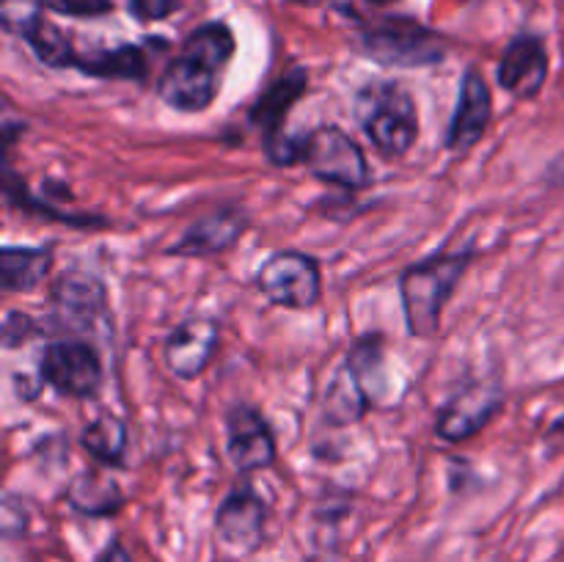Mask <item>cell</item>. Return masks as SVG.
<instances>
[{
  "mask_svg": "<svg viewBox=\"0 0 564 562\" xmlns=\"http://www.w3.org/2000/svg\"><path fill=\"white\" fill-rule=\"evenodd\" d=\"M367 3H375V6H389V3H397V0H367Z\"/></svg>",
  "mask_w": 564,
  "mask_h": 562,
  "instance_id": "28",
  "label": "cell"
},
{
  "mask_svg": "<svg viewBox=\"0 0 564 562\" xmlns=\"http://www.w3.org/2000/svg\"><path fill=\"white\" fill-rule=\"evenodd\" d=\"M20 3H36V0H20Z\"/></svg>",
  "mask_w": 564,
  "mask_h": 562,
  "instance_id": "30",
  "label": "cell"
},
{
  "mask_svg": "<svg viewBox=\"0 0 564 562\" xmlns=\"http://www.w3.org/2000/svg\"><path fill=\"white\" fill-rule=\"evenodd\" d=\"M496 77H499V86L510 91L512 97H538L545 86V77H549V53H545L543 39L529 36V33L512 39L501 55Z\"/></svg>",
  "mask_w": 564,
  "mask_h": 562,
  "instance_id": "13",
  "label": "cell"
},
{
  "mask_svg": "<svg viewBox=\"0 0 564 562\" xmlns=\"http://www.w3.org/2000/svg\"><path fill=\"white\" fill-rule=\"evenodd\" d=\"M75 69L102 80H143L149 72V55L138 44H121L97 53H77Z\"/></svg>",
  "mask_w": 564,
  "mask_h": 562,
  "instance_id": "17",
  "label": "cell"
},
{
  "mask_svg": "<svg viewBox=\"0 0 564 562\" xmlns=\"http://www.w3.org/2000/svg\"><path fill=\"white\" fill-rule=\"evenodd\" d=\"M295 3H301V6H317V3H323V0H295Z\"/></svg>",
  "mask_w": 564,
  "mask_h": 562,
  "instance_id": "29",
  "label": "cell"
},
{
  "mask_svg": "<svg viewBox=\"0 0 564 562\" xmlns=\"http://www.w3.org/2000/svg\"><path fill=\"white\" fill-rule=\"evenodd\" d=\"M303 165L328 185L358 191L369 182L367 158L361 147L341 127L323 125L303 136Z\"/></svg>",
  "mask_w": 564,
  "mask_h": 562,
  "instance_id": "5",
  "label": "cell"
},
{
  "mask_svg": "<svg viewBox=\"0 0 564 562\" xmlns=\"http://www.w3.org/2000/svg\"><path fill=\"white\" fill-rule=\"evenodd\" d=\"M53 268V253L44 248L6 246L0 253V279L6 292H31L47 279Z\"/></svg>",
  "mask_w": 564,
  "mask_h": 562,
  "instance_id": "18",
  "label": "cell"
},
{
  "mask_svg": "<svg viewBox=\"0 0 564 562\" xmlns=\"http://www.w3.org/2000/svg\"><path fill=\"white\" fill-rule=\"evenodd\" d=\"M356 116L364 136L386 158H402L419 138V114L402 86L375 80L356 97Z\"/></svg>",
  "mask_w": 564,
  "mask_h": 562,
  "instance_id": "3",
  "label": "cell"
},
{
  "mask_svg": "<svg viewBox=\"0 0 564 562\" xmlns=\"http://www.w3.org/2000/svg\"><path fill=\"white\" fill-rule=\"evenodd\" d=\"M306 88H308L306 69L295 66V69L284 72V75H281L279 80H275L273 86H270L268 91L257 99V102H253L251 121L257 127H262L264 138L284 132L281 127H284L286 114H290L292 105H295L297 99L306 94Z\"/></svg>",
  "mask_w": 564,
  "mask_h": 562,
  "instance_id": "15",
  "label": "cell"
},
{
  "mask_svg": "<svg viewBox=\"0 0 564 562\" xmlns=\"http://www.w3.org/2000/svg\"><path fill=\"white\" fill-rule=\"evenodd\" d=\"M369 402H372V397H369L367 386L358 378L352 364L345 361L336 369L328 383V391H325V419L336 424V428H347V424L361 422Z\"/></svg>",
  "mask_w": 564,
  "mask_h": 562,
  "instance_id": "16",
  "label": "cell"
},
{
  "mask_svg": "<svg viewBox=\"0 0 564 562\" xmlns=\"http://www.w3.org/2000/svg\"><path fill=\"white\" fill-rule=\"evenodd\" d=\"M248 218L240 207H220L204 218L193 220L180 240L169 248L174 257H218L229 248L237 246V240L246 231Z\"/></svg>",
  "mask_w": 564,
  "mask_h": 562,
  "instance_id": "14",
  "label": "cell"
},
{
  "mask_svg": "<svg viewBox=\"0 0 564 562\" xmlns=\"http://www.w3.org/2000/svg\"><path fill=\"white\" fill-rule=\"evenodd\" d=\"M127 9L138 22H160L174 14L176 0H127Z\"/></svg>",
  "mask_w": 564,
  "mask_h": 562,
  "instance_id": "23",
  "label": "cell"
},
{
  "mask_svg": "<svg viewBox=\"0 0 564 562\" xmlns=\"http://www.w3.org/2000/svg\"><path fill=\"white\" fill-rule=\"evenodd\" d=\"M549 180L554 182V185H564V154H560V158H556L554 163H551Z\"/></svg>",
  "mask_w": 564,
  "mask_h": 562,
  "instance_id": "27",
  "label": "cell"
},
{
  "mask_svg": "<svg viewBox=\"0 0 564 562\" xmlns=\"http://www.w3.org/2000/svg\"><path fill=\"white\" fill-rule=\"evenodd\" d=\"M220 328L213 317H187L176 325L163 345L165 364L182 380H193L207 369L218 347Z\"/></svg>",
  "mask_w": 564,
  "mask_h": 562,
  "instance_id": "12",
  "label": "cell"
},
{
  "mask_svg": "<svg viewBox=\"0 0 564 562\" xmlns=\"http://www.w3.org/2000/svg\"><path fill=\"white\" fill-rule=\"evenodd\" d=\"M226 455L237 472H259L275 461V439L262 413L251 406H235L226 413Z\"/></svg>",
  "mask_w": 564,
  "mask_h": 562,
  "instance_id": "10",
  "label": "cell"
},
{
  "mask_svg": "<svg viewBox=\"0 0 564 562\" xmlns=\"http://www.w3.org/2000/svg\"><path fill=\"white\" fill-rule=\"evenodd\" d=\"M66 501L80 516L91 518L113 516V512H119L124 507V496H121L119 485L99 472L77 474L69 483V488H66Z\"/></svg>",
  "mask_w": 564,
  "mask_h": 562,
  "instance_id": "19",
  "label": "cell"
},
{
  "mask_svg": "<svg viewBox=\"0 0 564 562\" xmlns=\"http://www.w3.org/2000/svg\"><path fill=\"white\" fill-rule=\"evenodd\" d=\"M20 36L31 44V50L36 53V58L42 61V64L55 66V69L75 66L77 50L72 47L69 36H66L58 25H53L50 20H44L42 14L33 17V20L22 28Z\"/></svg>",
  "mask_w": 564,
  "mask_h": 562,
  "instance_id": "21",
  "label": "cell"
},
{
  "mask_svg": "<svg viewBox=\"0 0 564 562\" xmlns=\"http://www.w3.org/2000/svg\"><path fill=\"white\" fill-rule=\"evenodd\" d=\"M358 50L383 66H433L446 55L444 39L411 17H386L361 28L356 39Z\"/></svg>",
  "mask_w": 564,
  "mask_h": 562,
  "instance_id": "4",
  "label": "cell"
},
{
  "mask_svg": "<svg viewBox=\"0 0 564 562\" xmlns=\"http://www.w3.org/2000/svg\"><path fill=\"white\" fill-rule=\"evenodd\" d=\"M549 441L554 450H564V417H560L554 424H551Z\"/></svg>",
  "mask_w": 564,
  "mask_h": 562,
  "instance_id": "26",
  "label": "cell"
},
{
  "mask_svg": "<svg viewBox=\"0 0 564 562\" xmlns=\"http://www.w3.org/2000/svg\"><path fill=\"white\" fill-rule=\"evenodd\" d=\"M97 562H132V560H130V554H127V549L119 543V540H110V543L105 545L102 551H99Z\"/></svg>",
  "mask_w": 564,
  "mask_h": 562,
  "instance_id": "25",
  "label": "cell"
},
{
  "mask_svg": "<svg viewBox=\"0 0 564 562\" xmlns=\"http://www.w3.org/2000/svg\"><path fill=\"white\" fill-rule=\"evenodd\" d=\"M42 380L64 397H91L102 386V358L86 342H53L39 364Z\"/></svg>",
  "mask_w": 564,
  "mask_h": 562,
  "instance_id": "7",
  "label": "cell"
},
{
  "mask_svg": "<svg viewBox=\"0 0 564 562\" xmlns=\"http://www.w3.org/2000/svg\"><path fill=\"white\" fill-rule=\"evenodd\" d=\"M257 287L275 306L312 309L323 295V275L308 253L279 251L259 268Z\"/></svg>",
  "mask_w": 564,
  "mask_h": 562,
  "instance_id": "6",
  "label": "cell"
},
{
  "mask_svg": "<svg viewBox=\"0 0 564 562\" xmlns=\"http://www.w3.org/2000/svg\"><path fill=\"white\" fill-rule=\"evenodd\" d=\"M47 3L50 9L72 17H97L113 11V3H110V0H47Z\"/></svg>",
  "mask_w": 564,
  "mask_h": 562,
  "instance_id": "24",
  "label": "cell"
},
{
  "mask_svg": "<svg viewBox=\"0 0 564 562\" xmlns=\"http://www.w3.org/2000/svg\"><path fill=\"white\" fill-rule=\"evenodd\" d=\"M268 507L253 488H235L215 512V534L231 554H253L264 543Z\"/></svg>",
  "mask_w": 564,
  "mask_h": 562,
  "instance_id": "9",
  "label": "cell"
},
{
  "mask_svg": "<svg viewBox=\"0 0 564 562\" xmlns=\"http://www.w3.org/2000/svg\"><path fill=\"white\" fill-rule=\"evenodd\" d=\"M235 55V33L226 22H204L182 44L180 55L158 77V97L182 114H198L215 102L220 75Z\"/></svg>",
  "mask_w": 564,
  "mask_h": 562,
  "instance_id": "1",
  "label": "cell"
},
{
  "mask_svg": "<svg viewBox=\"0 0 564 562\" xmlns=\"http://www.w3.org/2000/svg\"><path fill=\"white\" fill-rule=\"evenodd\" d=\"M471 264V253H435L424 262L411 264L400 279L402 312L411 336L430 339L438 334L441 317Z\"/></svg>",
  "mask_w": 564,
  "mask_h": 562,
  "instance_id": "2",
  "label": "cell"
},
{
  "mask_svg": "<svg viewBox=\"0 0 564 562\" xmlns=\"http://www.w3.org/2000/svg\"><path fill=\"white\" fill-rule=\"evenodd\" d=\"M83 450L102 463H119L127 446V428L113 413H102L88 422L80 433Z\"/></svg>",
  "mask_w": 564,
  "mask_h": 562,
  "instance_id": "22",
  "label": "cell"
},
{
  "mask_svg": "<svg viewBox=\"0 0 564 562\" xmlns=\"http://www.w3.org/2000/svg\"><path fill=\"white\" fill-rule=\"evenodd\" d=\"M490 116H494V94L485 83L482 72L477 66H468L460 80L455 114H452L449 130H446V149L452 152H468L482 141L488 132Z\"/></svg>",
  "mask_w": 564,
  "mask_h": 562,
  "instance_id": "11",
  "label": "cell"
},
{
  "mask_svg": "<svg viewBox=\"0 0 564 562\" xmlns=\"http://www.w3.org/2000/svg\"><path fill=\"white\" fill-rule=\"evenodd\" d=\"M105 298L108 295L102 281L86 273H66L53 284V303L75 320L91 323L97 314L105 312Z\"/></svg>",
  "mask_w": 564,
  "mask_h": 562,
  "instance_id": "20",
  "label": "cell"
},
{
  "mask_svg": "<svg viewBox=\"0 0 564 562\" xmlns=\"http://www.w3.org/2000/svg\"><path fill=\"white\" fill-rule=\"evenodd\" d=\"M501 402H505V391L496 380H477V383L463 386L438 411L435 433L449 444H460V441L477 435L494 419Z\"/></svg>",
  "mask_w": 564,
  "mask_h": 562,
  "instance_id": "8",
  "label": "cell"
}]
</instances>
